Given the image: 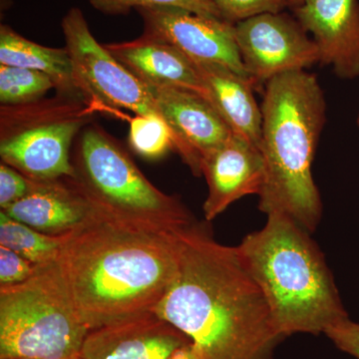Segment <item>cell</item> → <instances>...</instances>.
Returning a JSON list of instances; mask_svg holds the SVG:
<instances>
[{
	"instance_id": "12",
	"label": "cell",
	"mask_w": 359,
	"mask_h": 359,
	"mask_svg": "<svg viewBox=\"0 0 359 359\" xmlns=\"http://www.w3.org/2000/svg\"><path fill=\"white\" fill-rule=\"evenodd\" d=\"M80 355L84 359H201L191 339L154 313L92 330Z\"/></svg>"
},
{
	"instance_id": "22",
	"label": "cell",
	"mask_w": 359,
	"mask_h": 359,
	"mask_svg": "<svg viewBox=\"0 0 359 359\" xmlns=\"http://www.w3.org/2000/svg\"><path fill=\"white\" fill-rule=\"evenodd\" d=\"M90 6L106 15H127L132 9L143 7L170 6L185 9L208 18H219L212 0H87Z\"/></svg>"
},
{
	"instance_id": "10",
	"label": "cell",
	"mask_w": 359,
	"mask_h": 359,
	"mask_svg": "<svg viewBox=\"0 0 359 359\" xmlns=\"http://www.w3.org/2000/svg\"><path fill=\"white\" fill-rule=\"evenodd\" d=\"M136 11L146 36L172 45L191 60L226 66L249 77L238 51L235 25L178 7H143Z\"/></svg>"
},
{
	"instance_id": "11",
	"label": "cell",
	"mask_w": 359,
	"mask_h": 359,
	"mask_svg": "<svg viewBox=\"0 0 359 359\" xmlns=\"http://www.w3.org/2000/svg\"><path fill=\"white\" fill-rule=\"evenodd\" d=\"M145 85L171 129L174 150L195 176H201L205 156L233 136L230 127L199 94L171 86Z\"/></svg>"
},
{
	"instance_id": "26",
	"label": "cell",
	"mask_w": 359,
	"mask_h": 359,
	"mask_svg": "<svg viewBox=\"0 0 359 359\" xmlns=\"http://www.w3.org/2000/svg\"><path fill=\"white\" fill-rule=\"evenodd\" d=\"M325 334L340 351L359 359V323L344 318L328 327Z\"/></svg>"
},
{
	"instance_id": "16",
	"label": "cell",
	"mask_w": 359,
	"mask_h": 359,
	"mask_svg": "<svg viewBox=\"0 0 359 359\" xmlns=\"http://www.w3.org/2000/svg\"><path fill=\"white\" fill-rule=\"evenodd\" d=\"M105 46L144 84L188 90L205 99V89L195 63L172 45L143 34L132 41Z\"/></svg>"
},
{
	"instance_id": "19",
	"label": "cell",
	"mask_w": 359,
	"mask_h": 359,
	"mask_svg": "<svg viewBox=\"0 0 359 359\" xmlns=\"http://www.w3.org/2000/svg\"><path fill=\"white\" fill-rule=\"evenodd\" d=\"M65 237L46 235L0 211V245L13 250L30 263L56 261Z\"/></svg>"
},
{
	"instance_id": "25",
	"label": "cell",
	"mask_w": 359,
	"mask_h": 359,
	"mask_svg": "<svg viewBox=\"0 0 359 359\" xmlns=\"http://www.w3.org/2000/svg\"><path fill=\"white\" fill-rule=\"evenodd\" d=\"M32 180L6 163L0 164V210L7 209L29 192Z\"/></svg>"
},
{
	"instance_id": "23",
	"label": "cell",
	"mask_w": 359,
	"mask_h": 359,
	"mask_svg": "<svg viewBox=\"0 0 359 359\" xmlns=\"http://www.w3.org/2000/svg\"><path fill=\"white\" fill-rule=\"evenodd\" d=\"M222 20L236 25L264 13H283L289 0H212Z\"/></svg>"
},
{
	"instance_id": "17",
	"label": "cell",
	"mask_w": 359,
	"mask_h": 359,
	"mask_svg": "<svg viewBox=\"0 0 359 359\" xmlns=\"http://www.w3.org/2000/svg\"><path fill=\"white\" fill-rule=\"evenodd\" d=\"M205 89V100L236 136L259 148L263 114L254 95L256 83L222 65L194 61Z\"/></svg>"
},
{
	"instance_id": "2",
	"label": "cell",
	"mask_w": 359,
	"mask_h": 359,
	"mask_svg": "<svg viewBox=\"0 0 359 359\" xmlns=\"http://www.w3.org/2000/svg\"><path fill=\"white\" fill-rule=\"evenodd\" d=\"M57 262L78 313L92 332L153 313L176 273V233L97 214L66 236Z\"/></svg>"
},
{
	"instance_id": "30",
	"label": "cell",
	"mask_w": 359,
	"mask_h": 359,
	"mask_svg": "<svg viewBox=\"0 0 359 359\" xmlns=\"http://www.w3.org/2000/svg\"><path fill=\"white\" fill-rule=\"evenodd\" d=\"M14 359H37V358H14Z\"/></svg>"
},
{
	"instance_id": "3",
	"label": "cell",
	"mask_w": 359,
	"mask_h": 359,
	"mask_svg": "<svg viewBox=\"0 0 359 359\" xmlns=\"http://www.w3.org/2000/svg\"><path fill=\"white\" fill-rule=\"evenodd\" d=\"M261 108L266 175L259 209L285 215L313 233L323 216L311 167L327 115L325 93L316 75L290 71L266 82Z\"/></svg>"
},
{
	"instance_id": "13",
	"label": "cell",
	"mask_w": 359,
	"mask_h": 359,
	"mask_svg": "<svg viewBox=\"0 0 359 359\" xmlns=\"http://www.w3.org/2000/svg\"><path fill=\"white\" fill-rule=\"evenodd\" d=\"M292 11L318 46L320 63L340 79L358 78L359 0H304Z\"/></svg>"
},
{
	"instance_id": "8",
	"label": "cell",
	"mask_w": 359,
	"mask_h": 359,
	"mask_svg": "<svg viewBox=\"0 0 359 359\" xmlns=\"http://www.w3.org/2000/svg\"><path fill=\"white\" fill-rule=\"evenodd\" d=\"M78 87L99 111L125 109L162 117L150 90L90 32L83 13L72 7L61 21Z\"/></svg>"
},
{
	"instance_id": "28",
	"label": "cell",
	"mask_w": 359,
	"mask_h": 359,
	"mask_svg": "<svg viewBox=\"0 0 359 359\" xmlns=\"http://www.w3.org/2000/svg\"><path fill=\"white\" fill-rule=\"evenodd\" d=\"M69 359H84V358H82L81 355H77V356H74V358H69Z\"/></svg>"
},
{
	"instance_id": "15",
	"label": "cell",
	"mask_w": 359,
	"mask_h": 359,
	"mask_svg": "<svg viewBox=\"0 0 359 359\" xmlns=\"http://www.w3.org/2000/svg\"><path fill=\"white\" fill-rule=\"evenodd\" d=\"M4 212L16 221L55 237L72 233L97 215L70 177L50 181L32 180L29 192Z\"/></svg>"
},
{
	"instance_id": "14",
	"label": "cell",
	"mask_w": 359,
	"mask_h": 359,
	"mask_svg": "<svg viewBox=\"0 0 359 359\" xmlns=\"http://www.w3.org/2000/svg\"><path fill=\"white\" fill-rule=\"evenodd\" d=\"M201 171L209 190L203 205L207 221L216 219L245 196H259L266 175L259 148L236 135L205 156Z\"/></svg>"
},
{
	"instance_id": "7",
	"label": "cell",
	"mask_w": 359,
	"mask_h": 359,
	"mask_svg": "<svg viewBox=\"0 0 359 359\" xmlns=\"http://www.w3.org/2000/svg\"><path fill=\"white\" fill-rule=\"evenodd\" d=\"M94 104L56 94L35 102L0 107L1 162L33 181L74 177L71 145L92 122Z\"/></svg>"
},
{
	"instance_id": "24",
	"label": "cell",
	"mask_w": 359,
	"mask_h": 359,
	"mask_svg": "<svg viewBox=\"0 0 359 359\" xmlns=\"http://www.w3.org/2000/svg\"><path fill=\"white\" fill-rule=\"evenodd\" d=\"M37 264L0 245V287H11L27 280Z\"/></svg>"
},
{
	"instance_id": "29",
	"label": "cell",
	"mask_w": 359,
	"mask_h": 359,
	"mask_svg": "<svg viewBox=\"0 0 359 359\" xmlns=\"http://www.w3.org/2000/svg\"><path fill=\"white\" fill-rule=\"evenodd\" d=\"M356 124H358V126L359 128V112H358V118H356Z\"/></svg>"
},
{
	"instance_id": "20",
	"label": "cell",
	"mask_w": 359,
	"mask_h": 359,
	"mask_svg": "<svg viewBox=\"0 0 359 359\" xmlns=\"http://www.w3.org/2000/svg\"><path fill=\"white\" fill-rule=\"evenodd\" d=\"M55 89L48 75L26 68L0 65V105L18 106L41 100Z\"/></svg>"
},
{
	"instance_id": "1",
	"label": "cell",
	"mask_w": 359,
	"mask_h": 359,
	"mask_svg": "<svg viewBox=\"0 0 359 359\" xmlns=\"http://www.w3.org/2000/svg\"><path fill=\"white\" fill-rule=\"evenodd\" d=\"M176 238V273L153 313L185 334L201 359H273L283 337L237 247L197 223Z\"/></svg>"
},
{
	"instance_id": "27",
	"label": "cell",
	"mask_w": 359,
	"mask_h": 359,
	"mask_svg": "<svg viewBox=\"0 0 359 359\" xmlns=\"http://www.w3.org/2000/svg\"><path fill=\"white\" fill-rule=\"evenodd\" d=\"M304 0H289L290 8H292V9L297 8V7L302 6V2H304Z\"/></svg>"
},
{
	"instance_id": "9",
	"label": "cell",
	"mask_w": 359,
	"mask_h": 359,
	"mask_svg": "<svg viewBox=\"0 0 359 359\" xmlns=\"http://www.w3.org/2000/svg\"><path fill=\"white\" fill-rule=\"evenodd\" d=\"M236 40L248 76L256 83L320 63L311 35L285 13H264L235 25Z\"/></svg>"
},
{
	"instance_id": "5",
	"label": "cell",
	"mask_w": 359,
	"mask_h": 359,
	"mask_svg": "<svg viewBox=\"0 0 359 359\" xmlns=\"http://www.w3.org/2000/svg\"><path fill=\"white\" fill-rule=\"evenodd\" d=\"M74 185L97 214L144 230L176 233L197 223L183 203L153 185L128 153L99 125L78 135Z\"/></svg>"
},
{
	"instance_id": "6",
	"label": "cell",
	"mask_w": 359,
	"mask_h": 359,
	"mask_svg": "<svg viewBox=\"0 0 359 359\" xmlns=\"http://www.w3.org/2000/svg\"><path fill=\"white\" fill-rule=\"evenodd\" d=\"M89 332L57 259L37 264L25 282L0 287V359L72 358Z\"/></svg>"
},
{
	"instance_id": "4",
	"label": "cell",
	"mask_w": 359,
	"mask_h": 359,
	"mask_svg": "<svg viewBox=\"0 0 359 359\" xmlns=\"http://www.w3.org/2000/svg\"><path fill=\"white\" fill-rule=\"evenodd\" d=\"M309 233L290 217L271 212L261 230L237 245L283 339L325 334L349 318L325 257Z\"/></svg>"
},
{
	"instance_id": "18",
	"label": "cell",
	"mask_w": 359,
	"mask_h": 359,
	"mask_svg": "<svg viewBox=\"0 0 359 359\" xmlns=\"http://www.w3.org/2000/svg\"><path fill=\"white\" fill-rule=\"evenodd\" d=\"M0 65L39 71L53 80L59 95L85 98L78 87L72 61L66 47L53 48L35 43L8 25H1Z\"/></svg>"
},
{
	"instance_id": "21",
	"label": "cell",
	"mask_w": 359,
	"mask_h": 359,
	"mask_svg": "<svg viewBox=\"0 0 359 359\" xmlns=\"http://www.w3.org/2000/svg\"><path fill=\"white\" fill-rule=\"evenodd\" d=\"M129 122L130 147L141 157L159 159L174 150L173 134L163 118L136 115Z\"/></svg>"
}]
</instances>
